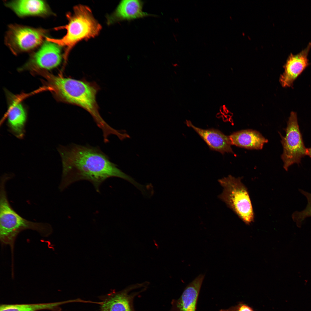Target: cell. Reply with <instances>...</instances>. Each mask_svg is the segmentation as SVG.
<instances>
[{"mask_svg": "<svg viewBox=\"0 0 311 311\" xmlns=\"http://www.w3.org/2000/svg\"><path fill=\"white\" fill-rule=\"evenodd\" d=\"M58 150L62 164V179L59 187L62 191L72 183L81 180L91 182L97 192L107 179L117 177L134 184L135 181L111 162L98 147L72 143L60 146Z\"/></svg>", "mask_w": 311, "mask_h": 311, "instance_id": "cell-1", "label": "cell"}, {"mask_svg": "<svg viewBox=\"0 0 311 311\" xmlns=\"http://www.w3.org/2000/svg\"><path fill=\"white\" fill-rule=\"evenodd\" d=\"M48 81L58 99L80 106L91 115L97 126L102 130L103 139L107 140L117 130L103 119L99 113L96 100V87L85 81L48 75Z\"/></svg>", "mask_w": 311, "mask_h": 311, "instance_id": "cell-2", "label": "cell"}, {"mask_svg": "<svg viewBox=\"0 0 311 311\" xmlns=\"http://www.w3.org/2000/svg\"><path fill=\"white\" fill-rule=\"evenodd\" d=\"M11 178L9 175H6L0 181V239L2 245L10 246L12 256L15 241L20 232L31 230L43 237H48L52 233L53 229L48 223L33 222L24 218L13 208L8 201L5 189L6 183Z\"/></svg>", "mask_w": 311, "mask_h": 311, "instance_id": "cell-3", "label": "cell"}, {"mask_svg": "<svg viewBox=\"0 0 311 311\" xmlns=\"http://www.w3.org/2000/svg\"><path fill=\"white\" fill-rule=\"evenodd\" d=\"M68 20L65 26L55 28L65 29L66 34L62 38L56 39L46 37V40L54 42L60 47H65L64 58H67L73 47L83 40H87L98 35L101 26L94 17L90 9L81 5L76 6L71 13L67 14Z\"/></svg>", "mask_w": 311, "mask_h": 311, "instance_id": "cell-4", "label": "cell"}, {"mask_svg": "<svg viewBox=\"0 0 311 311\" xmlns=\"http://www.w3.org/2000/svg\"><path fill=\"white\" fill-rule=\"evenodd\" d=\"M242 179L229 175L219 179L223 190L219 198L245 224L249 225L254 221V213L247 189Z\"/></svg>", "mask_w": 311, "mask_h": 311, "instance_id": "cell-5", "label": "cell"}, {"mask_svg": "<svg viewBox=\"0 0 311 311\" xmlns=\"http://www.w3.org/2000/svg\"><path fill=\"white\" fill-rule=\"evenodd\" d=\"M48 31L17 24L8 26L5 43L15 55L31 51L42 44Z\"/></svg>", "mask_w": 311, "mask_h": 311, "instance_id": "cell-6", "label": "cell"}, {"mask_svg": "<svg viewBox=\"0 0 311 311\" xmlns=\"http://www.w3.org/2000/svg\"><path fill=\"white\" fill-rule=\"evenodd\" d=\"M285 130V136L279 134L283 148L281 158L284 163L283 168L287 171L291 165L300 163L301 158L306 155L307 148L305 146L299 129L296 112L291 113Z\"/></svg>", "mask_w": 311, "mask_h": 311, "instance_id": "cell-7", "label": "cell"}, {"mask_svg": "<svg viewBox=\"0 0 311 311\" xmlns=\"http://www.w3.org/2000/svg\"><path fill=\"white\" fill-rule=\"evenodd\" d=\"M149 283L146 282L132 285L120 291L113 290L106 295L100 296L98 298L102 302L100 311H135L134 299L146 290Z\"/></svg>", "mask_w": 311, "mask_h": 311, "instance_id": "cell-8", "label": "cell"}, {"mask_svg": "<svg viewBox=\"0 0 311 311\" xmlns=\"http://www.w3.org/2000/svg\"><path fill=\"white\" fill-rule=\"evenodd\" d=\"M61 47L54 42L46 40L31 54L22 69L50 70L57 67L62 59Z\"/></svg>", "mask_w": 311, "mask_h": 311, "instance_id": "cell-9", "label": "cell"}, {"mask_svg": "<svg viewBox=\"0 0 311 311\" xmlns=\"http://www.w3.org/2000/svg\"><path fill=\"white\" fill-rule=\"evenodd\" d=\"M311 48V42L297 54H290L284 66V72L280 78L283 87H292L294 81L309 65L308 56Z\"/></svg>", "mask_w": 311, "mask_h": 311, "instance_id": "cell-10", "label": "cell"}, {"mask_svg": "<svg viewBox=\"0 0 311 311\" xmlns=\"http://www.w3.org/2000/svg\"><path fill=\"white\" fill-rule=\"evenodd\" d=\"M204 274L199 275L185 288L180 297L172 299L170 311H196L197 304Z\"/></svg>", "mask_w": 311, "mask_h": 311, "instance_id": "cell-11", "label": "cell"}, {"mask_svg": "<svg viewBox=\"0 0 311 311\" xmlns=\"http://www.w3.org/2000/svg\"><path fill=\"white\" fill-rule=\"evenodd\" d=\"M187 126L192 128L202 138L210 149L218 151L222 154L225 153H234L229 136L226 135L217 129H203L196 127L189 121H187Z\"/></svg>", "mask_w": 311, "mask_h": 311, "instance_id": "cell-12", "label": "cell"}, {"mask_svg": "<svg viewBox=\"0 0 311 311\" xmlns=\"http://www.w3.org/2000/svg\"><path fill=\"white\" fill-rule=\"evenodd\" d=\"M19 17L48 16L53 14L47 3L43 0H14L5 3Z\"/></svg>", "mask_w": 311, "mask_h": 311, "instance_id": "cell-13", "label": "cell"}, {"mask_svg": "<svg viewBox=\"0 0 311 311\" xmlns=\"http://www.w3.org/2000/svg\"><path fill=\"white\" fill-rule=\"evenodd\" d=\"M6 117L10 130L16 137L22 138L24 134L27 113L23 105L18 99L14 98L10 100Z\"/></svg>", "mask_w": 311, "mask_h": 311, "instance_id": "cell-14", "label": "cell"}, {"mask_svg": "<svg viewBox=\"0 0 311 311\" xmlns=\"http://www.w3.org/2000/svg\"><path fill=\"white\" fill-rule=\"evenodd\" d=\"M143 2L138 0H124L119 3L115 11L109 19V23L152 16L143 11Z\"/></svg>", "mask_w": 311, "mask_h": 311, "instance_id": "cell-15", "label": "cell"}, {"mask_svg": "<svg viewBox=\"0 0 311 311\" xmlns=\"http://www.w3.org/2000/svg\"><path fill=\"white\" fill-rule=\"evenodd\" d=\"M229 137L231 145L249 149H261L268 141L259 132L252 130L235 132Z\"/></svg>", "mask_w": 311, "mask_h": 311, "instance_id": "cell-16", "label": "cell"}, {"mask_svg": "<svg viewBox=\"0 0 311 311\" xmlns=\"http://www.w3.org/2000/svg\"><path fill=\"white\" fill-rule=\"evenodd\" d=\"M75 299L45 303L31 304H3L0 306V311H37L48 310L53 311H61L59 306L65 304L75 302Z\"/></svg>", "mask_w": 311, "mask_h": 311, "instance_id": "cell-17", "label": "cell"}, {"mask_svg": "<svg viewBox=\"0 0 311 311\" xmlns=\"http://www.w3.org/2000/svg\"><path fill=\"white\" fill-rule=\"evenodd\" d=\"M299 191L306 198L307 204L305 208L301 211H296L293 213L291 217L297 226L300 228L303 222L306 218L311 217V193L300 189Z\"/></svg>", "mask_w": 311, "mask_h": 311, "instance_id": "cell-18", "label": "cell"}, {"mask_svg": "<svg viewBox=\"0 0 311 311\" xmlns=\"http://www.w3.org/2000/svg\"><path fill=\"white\" fill-rule=\"evenodd\" d=\"M219 311H254L248 305L240 302L237 305L230 307L228 309H221Z\"/></svg>", "mask_w": 311, "mask_h": 311, "instance_id": "cell-19", "label": "cell"}, {"mask_svg": "<svg viewBox=\"0 0 311 311\" xmlns=\"http://www.w3.org/2000/svg\"><path fill=\"white\" fill-rule=\"evenodd\" d=\"M306 155L309 156L311 158V147L307 148Z\"/></svg>", "mask_w": 311, "mask_h": 311, "instance_id": "cell-20", "label": "cell"}]
</instances>
